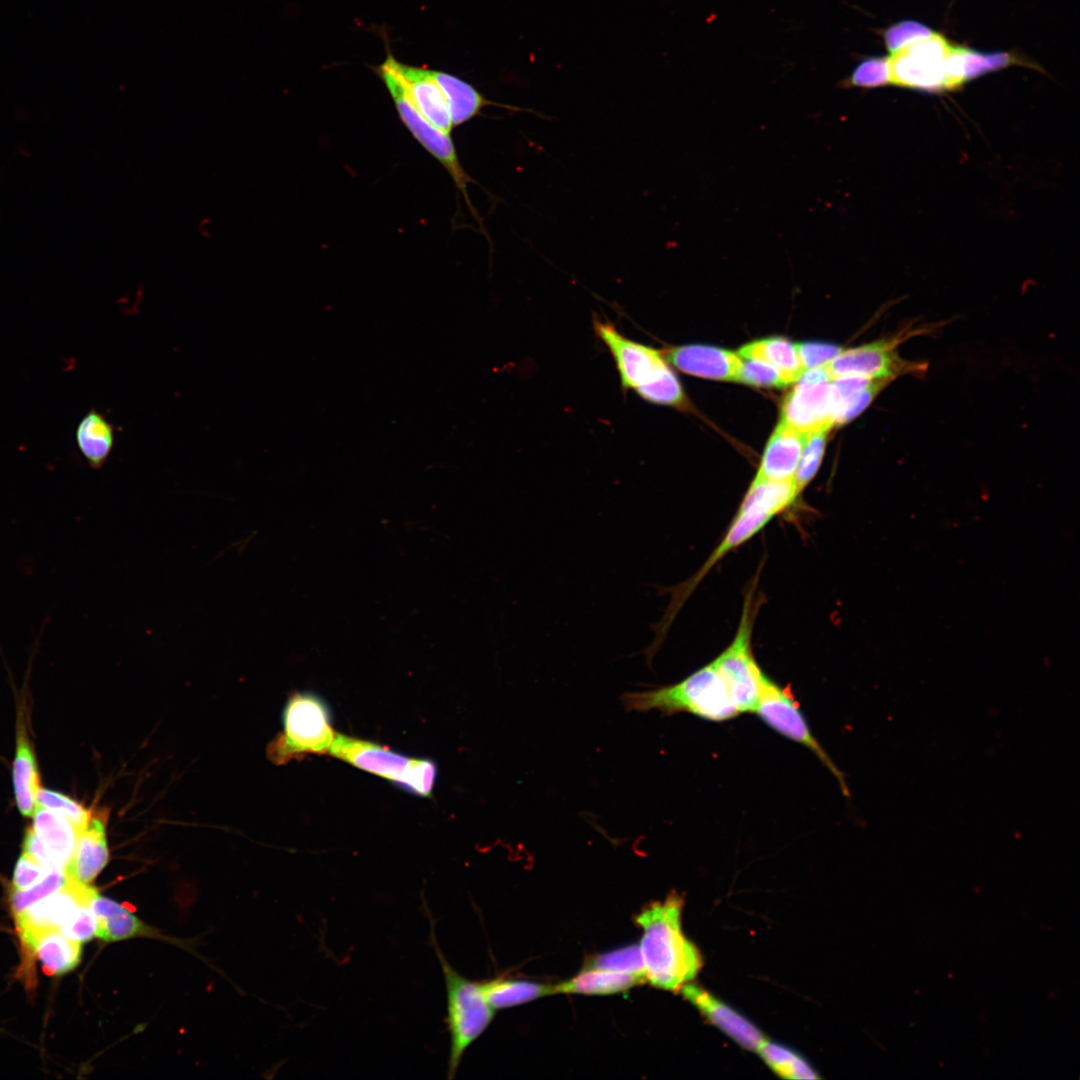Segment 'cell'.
<instances>
[{
	"mask_svg": "<svg viewBox=\"0 0 1080 1080\" xmlns=\"http://www.w3.org/2000/svg\"><path fill=\"white\" fill-rule=\"evenodd\" d=\"M385 62L400 77L410 99L421 115L437 129L450 135L454 126L448 104L431 71L399 62L390 53Z\"/></svg>",
	"mask_w": 1080,
	"mask_h": 1080,
	"instance_id": "obj_15",
	"label": "cell"
},
{
	"mask_svg": "<svg viewBox=\"0 0 1080 1080\" xmlns=\"http://www.w3.org/2000/svg\"><path fill=\"white\" fill-rule=\"evenodd\" d=\"M75 440L88 465L97 470L104 465L112 452L115 429L104 414L91 409L79 421Z\"/></svg>",
	"mask_w": 1080,
	"mask_h": 1080,
	"instance_id": "obj_26",
	"label": "cell"
},
{
	"mask_svg": "<svg viewBox=\"0 0 1080 1080\" xmlns=\"http://www.w3.org/2000/svg\"><path fill=\"white\" fill-rule=\"evenodd\" d=\"M626 711H659L665 715L690 713L710 721H726L740 713L713 663L678 683L621 696Z\"/></svg>",
	"mask_w": 1080,
	"mask_h": 1080,
	"instance_id": "obj_3",
	"label": "cell"
},
{
	"mask_svg": "<svg viewBox=\"0 0 1080 1080\" xmlns=\"http://www.w3.org/2000/svg\"><path fill=\"white\" fill-rule=\"evenodd\" d=\"M374 71L385 84L402 122L414 138L447 170L471 208L467 184L473 182V179L461 166L450 135L437 129L421 115L410 99L402 80L385 61L374 68Z\"/></svg>",
	"mask_w": 1080,
	"mask_h": 1080,
	"instance_id": "obj_8",
	"label": "cell"
},
{
	"mask_svg": "<svg viewBox=\"0 0 1080 1080\" xmlns=\"http://www.w3.org/2000/svg\"><path fill=\"white\" fill-rule=\"evenodd\" d=\"M37 806L49 809L67 819L78 831L89 823L92 814L73 799L49 789L40 788L36 796Z\"/></svg>",
	"mask_w": 1080,
	"mask_h": 1080,
	"instance_id": "obj_33",
	"label": "cell"
},
{
	"mask_svg": "<svg viewBox=\"0 0 1080 1080\" xmlns=\"http://www.w3.org/2000/svg\"><path fill=\"white\" fill-rule=\"evenodd\" d=\"M935 329L936 323L907 325L892 335L842 351L823 367L831 380L855 376L893 382L904 376L923 377L928 370L927 362L902 358L898 346L914 336L926 335Z\"/></svg>",
	"mask_w": 1080,
	"mask_h": 1080,
	"instance_id": "obj_6",
	"label": "cell"
},
{
	"mask_svg": "<svg viewBox=\"0 0 1080 1080\" xmlns=\"http://www.w3.org/2000/svg\"><path fill=\"white\" fill-rule=\"evenodd\" d=\"M584 968L627 972L645 977L644 963L639 945H628L595 955L585 962Z\"/></svg>",
	"mask_w": 1080,
	"mask_h": 1080,
	"instance_id": "obj_32",
	"label": "cell"
},
{
	"mask_svg": "<svg viewBox=\"0 0 1080 1080\" xmlns=\"http://www.w3.org/2000/svg\"><path fill=\"white\" fill-rule=\"evenodd\" d=\"M738 354L742 358L759 360L775 367L789 385L795 383L804 372L796 346L784 338L773 337L749 343L741 347Z\"/></svg>",
	"mask_w": 1080,
	"mask_h": 1080,
	"instance_id": "obj_28",
	"label": "cell"
},
{
	"mask_svg": "<svg viewBox=\"0 0 1080 1080\" xmlns=\"http://www.w3.org/2000/svg\"><path fill=\"white\" fill-rule=\"evenodd\" d=\"M891 383L888 379L855 376L832 380L836 406L835 425H843L859 416Z\"/></svg>",
	"mask_w": 1080,
	"mask_h": 1080,
	"instance_id": "obj_24",
	"label": "cell"
},
{
	"mask_svg": "<svg viewBox=\"0 0 1080 1080\" xmlns=\"http://www.w3.org/2000/svg\"><path fill=\"white\" fill-rule=\"evenodd\" d=\"M663 355L686 374L725 381H737L742 360L734 352L698 344L669 347Z\"/></svg>",
	"mask_w": 1080,
	"mask_h": 1080,
	"instance_id": "obj_16",
	"label": "cell"
},
{
	"mask_svg": "<svg viewBox=\"0 0 1080 1080\" xmlns=\"http://www.w3.org/2000/svg\"><path fill=\"white\" fill-rule=\"evenodd\" d=\"M679 991L712 1024L742 1047L757 1051L765 1040L754 1024L704 988L686 983Z\"/></svg>",
	"mask_w": 1080,
	"mask_h": 1080,
	"instance_id": "obj_17",
	"label": "cell"
},
{
	"mask_svg": "<svg viewBox=\"0 0 1080 1080\" xmlns=\"http://www.w3.org/2000/svg\"><path fill=\"white\" fill-rule=\"evenodd\" d=\"M683 900L672 893L662 902L647 905L636 917L642 929L639 944L646 982L668 991H679L695 978L702 956L683 933Z\"/></svg>",
	"mask_w": 1080,
	"mask_h": 1080,
	"instance_id": "obj_1",
	"label": "cell"
},
{
	"mask_svg": "<svg viewBox=\"0 0 1080 1080\" xmlns=\"http://www.w3.org/2000/svg\"><path fill=\"white\" fill-rule=\"evenodd\" d=\"M12 779L18 810L23 816L32 817L37 808L36 796L40 789L39 774L36 759L22 721L19 722L17 729Z\"/></svg>",
	"mask_w": 1080,
	"mask_h": 1080,
	"instance_id": "obj_22",
	"label": "cell"
},
{
	"mask_svg": "<svg viewBox=\"0 0 1080 1080\" xmlns=\"http://www.w3.org/2000/svg\"><path fill=\"white\" fill-rule=\"evenodd\" d=\"M646 983L645 977L611 970L583 968L573 978L555 985L556 993L611 995Z\"/></svg>",
	"mask_w": 1080,
	"mask_h": 1080,
	"instance_id": "obj_27",
	"label": "cell"
},
{
	"mask_svg": "<svg viewBox=\"0 0 1080 1080\" xmlns=\"http://www.w3.org/2000/svg\"><path fill=\"white\" fill-rule=\"evenodd\" d=\"M90 904L80 907L61 927L64 936L80 943L96 936L97 921Z\"/></svg>",
	"mask_w": 1080,
	"mask_h": 1080,
	"instance_id": "obj_36",
	"label": "cell"
},
{
	"mask_svg": "<svg viewBox=\"0 0 1080 1080\" xmlns=\"http://www.w3.org/2000/svg\"><path fill=\"white\" fill-rule=\"evenodd\" d=\"M68 881L65 868H53L34 886L24 890H13L11 908L16 915L35 902L59 890Z\"/></svg>",
	"mask_w": 1080,
	"mask_h": 1080,
	"instance_id": "obj_34",
	"label": "cell"
},
{
	"mask_svg": "<svg viewBox=\"0 0 1080 1080\" xmlns=\"http://www.w3.org/2000/svg\"><path fill=\"white\" fill-rule=\"evenodd\" d=\"M108 859L104 816H92L78 833L72 858L65 867L66 875L79 883L89 884L103 870Z\"/></svg>",
	"mask_w": 1080,
	"mask_h": 1080,
	"instance_id": "obj_19",
	"label": "cell"
},
{
	"mask_svg": "<svg viewBox=\"0 0 1080 1080\" xmlns=\"http://www.w3.org/2000/svg\"><path fill=\"white\" fill-rule=\"evenodd\" d=\"M804 442L805 435L780 421L766 445L754 480H792Z\"/></svg>",
	"mask_w": 1080,
	"mask_h": 1080,
	"instance_id": "obj_18",
	"label": "cell"
},
{
	"mask_svg": "<svg viewBox=\"0 0 1080 1080\" xmlns=\"http://www.w3.org/2000/svg\"><path fill=\"white\" fill-rule=\"evenodd\" d=\"M432 946L444 975L450 1051L447 1077H455L466 1050L484 1033L494 1017V1009L484 995L481 983L459 974L443 955L434 933Z\"/></svg>",
	"mask_w": 1080,
	"mask_h": 1080,
	"instance_id": "obj_4",
	"label": "cell"
},
{
	"mask_svg": "<svg viewBox=\"0 0 1080 1080\" xmlns=\"http://www.w3.org/2000/svg\"><path fill=\"white\" fill-rule=\"evenodd\" d=\"M283 732L268 748L274 763L283 764L306 753L329 752L335 733L326 702L312 692H295L283 710Z\"/></svg>",
	"mask_w": 1080,
	"mask_h": 1080,
	"instance_id": "obj_7",
	"label": "cell"
},
{
	"mask_svg": "<svg viewBox=\"0 0 1080 1080\" xmlns=\"http://www.w3.org/2000/svg\"><path fill=\"white\" fill-rule=\"evenodd\" d=\"M33 829L43 842L53 866L65 868L72 858L78 831L61 815L37 806L33 814Z\"/></svg>",
	"mask_w": 1080,
	"mask_h": 1080,
	"instance_id": "obj_23",
	"label": "cell"
},
{
	"mask_svg": "<svg viewBox=\"0 0 1080 1080\" xmlns=\"http://www.w3.org/2000/svg\"><path fill=\"white\" fill-rule=\"evenodd\" d=\"M795 346L804 371L826 365L843 351L839 346L826 343L807 342Z\"/></svg>",
	"mask_w": 1080,
	"mask_h": 1080,
	"instance_id": "obj_37",
	"label": "cell"
},
{
	"mask_svg": "<svg viewBox=\"0 0 1080 1080\" xmlns=\"http://www.w3.org/2000/svg\"><path fill=\"white\" fill-rule=\"evenodd\" d=\"M887 81L883 65L875 59L860 63L846 80L848 86L872 88Z\"/></svg>",
	"mask_w": 1080,
	"mask_h": 1080,
	"instance_id": "obj_39",
	"label": "cell"
},
{
	"mask_svg": "<svg viewBox=\"0 0 1080 1080\" xmlns=\"http://www.w3.org/2000/svg\"><path fill=\"white\" fill-rule=\"evenodd\" d=\"M786 396L780 421L803 435L829 431L835 425L832 380L823 366L804 371Z\"/></svg>",
	"mask_w": 1080,
	"mask_h": 1080,
	"instance_id": "obj_11",
	"label": "cell"
},
{
	"mask_svg": "<svg viewBox=\"0 0 1080 1080\" xmlns=\"http://www.w3.org/2000/svg\"><path fill=\"white\" fill-rule=\"evenodd\" d=\"M430 71L445 95L454 127L466 123L479 115L482 108L487 106H496L512 111L522 110L519 107L490 101L471 84L454 75L443 71Z\"/></svg>",
	"mask_w": 1080,
	"mask_h": 1080,
	"instance_id": "obj_20",
	"label": "cell"
},
{
	"mask_svg": "<svg viewBox=\"0 0 1080 1080\" xmlns=\"http://www.w3.org/2000/svg\"><path fill=\"white\" fill-rule=\"evenodd\" d=\"M593 329L615 362L623 392L632 390L649 403L687 409L683 388L663 352L626 337L609 320L594 318Z\"/></svg>",
	"mask_w": 1080,
	"mask_h": 1080,
	"instance_id": "obj_2",
	"label": "cell"
},
{
	"mask_svg": "<svg viewBox=\"0 0 1080 1080\" xmlns=\"http://www.w3.org/2000/svg\"><path fill=\"white\" fill-rule=\"evenodd\" d=\"M737 382L758 387H783L789 385L775 367L759 360L747 358L741 360Z\"/></svg>",
	"mask_w": 1080,
	"mask_h": 1080,
	"instance_id": "obj_35",
	"label": "cell"
},
{
	"mask_svg": "<svg viewBox=\"0 0 1080 1080\" xmlns=\"http://www.w3.org/2000/svg\"><path fill=\"white\" fill-rule=\"evenodd\" d=\"M329 753L354 767L390 780L402 789L414 758L371 741L335 734Z\"/></svg>",
	"mask_w": 1080,
	"mask_h": 1080,
	"instance_id": "obj_14",
	"label": "cell"
},
{
	"mask_svg": "<svg viewBox=\"0 0 1080 1080\" xmlns=\"http://www.w3.org/2000/svg\"><path fill=\"white\" fill-rule=\"evenodd\" d=\"M50 870L51 869L42 866L23 852L15 866L12 881L13 890H24L34 886L40 882Z\"/></svg>",
	"mask_w": 1080,
	"mask_h": 1080,
	"instance_id": "obj_38",
	"label": "cell"
},
{
	"mask_svg": "<svg viewBox=\"0 0 1080 1080\" xmlns=\"http://www.w3.org/2000/svg\"><path fill=\"white\" fill-rule=\"evenodd\" d=\"M774 516L775 515L772 513L761 509L743 504L740 505L726 534L705 564L687 582L682 583L673 589L668 609L656 627V638L650 646L652 649H657L659 642L664 638L675 615L707 572L728 552L737 548L757 534Z\"/></svg>",
	"mask_w": 1080,
	"mask_h": 1080,
	"instance_id": "obj_12",
	"label": "cell"
},
{
	"mask_svg": "<svg viewBox=\"0 0 1080 1080\" xmlns=\"http://www.w3.org/2000/svg\"><path fill=\"white\" fill-rule=\"evenodd\" d=\"M22 943L38 958L43 971L50 976L64 974L80 962L82 943L64 936L58 930L38 933Z\"/></svg>",
	"mask_w": 1080,
	"mask_h": 1080,
	"instance_id": "obj_21",
	"label": "cell"
},
{
	"mask_svg": "<svg viewBox=\"0 0 1080 1080\" xmlns=\"http://www.w3.org/2000/svg\"><path fill=\"white\" fill-rule=\"evenodd\" d=\"M827 433L828 431H818L805 435L804 446L793 477L797 495L802 492L818 471L824 454Z\"/></svg>",
	"mask_w": 1080,
	"mask_h": 1080,
	"instance_id": "obj_31",
	"label": "cell"
},
{
	"mask_svg": "<svg viewBox=\"0 0 1080 1080\" xmlns=\"http://www.w3.org/2000/svg\"><path fill=\"white\" fill-rule=\"evenodd\" d=\"M96 893L88 884L68 878L59 890L15 915L21 940L45 931H59L80 907L91 903Z\"/></svg>",
	"mask_w": 1080,
	"mask_h": 1080,
	"instance_id": "obj_13",
	"label": "cell"
},
{
	"mask_svg": "<svg viewBox=\"0 0 1080 1080\" xmlns=\"http://www.w3.org/2000/svg\"><path fill=\"white\" fill-rule=\"evenodd\" d=\"M90 905L97 921L96 936L105 942L151 934V929L127 908L98 892Z\"/></svg>",
	"mask_w": 1080,
	"mask_h": 1080,
	"instance_id": "obj_25",
	"label": "cell"
},
{
	"mask_svg": "<svg viewBox=\"0 0 1080 1080\" xmlns=\"http://www.w3.org/2000/svg\"><path fill=\"white\" fill-rule=\"evenodd\" d=\"M481 985L486 1000L494 1010L524 1004L556 993L555 985L502 977Z\"/></svg>",
	"mask_w": 1080,
	"mask_h": 1080,
	"instance_id": "obj_29",
	"label": "cell"
},
{
	"mask_svg": "<svg viewBox=\"0 0 1080 1080\" xmlns=\"http://www.w3.org/2000/svg\"><path fill=\"white\" fill-rule=\"evenodd\" d=\"M961 55L937 34L909 42L888 59L887 81L925 90L953 89L964 80Z\"/></svg>",
	"mask_w": 1080,
	"mask_h": 1080,
	"instance_id": "obj_5",
	"label": "cell"
},
{
	"mask_svg": "<svg viewBox=\"0 0 1080 1080\" xmlns=\"http://www.w3.org/2000/svg\"><path fill=\"white\" fill-rule=\"evenodd\" d=\"M754 713L779 734L803 745L816 755L838 780L843 794L849 795L844 775L812 734L794 696L765 674Z\"/></svg>",
	"mask_w": 1080,
	"mask_h": 1080,
	"instance_id": "obj_10",
	"label": "cell"
},
{
	"mask_svg": "<svg viewBox=\"0 0 1080 1080\" xmlns=\"http://www.w3.org/2000/svg\"><path fill=\"white\" fill-rule=\"evenodd\" d=\"M753 618L752 600L746 599L735 638L712 661L740 714L754 712L764 676L751 648Z\"/></svg>",
	"mask_w": 1080,
	"mask_h": 1080,
	"instance_id": "obj_9",
	"label": "cell"
},
{
	"mask_svg": "<svg viewBox=\"0 0 1080 1080\" xmlns=\"http://www.w3.org/2000/svg\"><path fill=\"white\" fill-rule=\"evenodd\" d=\"M765 1063L779 1076L787 1079H817L816 1071L794 1051L764 1040L757 1050Z\"/></svg>",
	"mask_w": 1080,
	"mask_h": 1080,
	"instance_id": "obj_30",
	"label": "cell"
},
{
	"mask_svg": "<svg viewBox=\"0 0 1080 1080\" xmlns=\"http://www.w3.org/2000/svg\"><path fill=\"white\" fill-rule=\"evenodd\" d=\"M23 852L48 869L56 868L53 866L51 858L43 842L36 834L33 827H30L26 831L23 842Z\"/></svg>",
	"mask_w": 1080,
	"mask_h": 1080,
	"instance_id": "obj_40",
	"label": "cell"
}]
</instances>
